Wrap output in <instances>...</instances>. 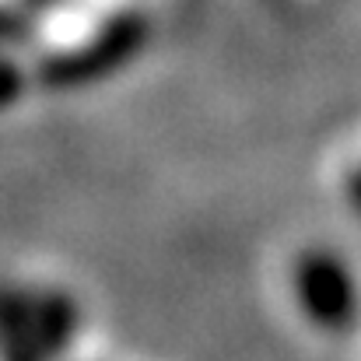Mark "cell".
Masks as SVG:
<instances>
[{"label": "cell", "mask_w": 361, "mask_h": 361, "mask_svg": "<svg viewBox=\"0 0 361 361\" xmlns=\"http://www.w3.org/2000/svg\"><path fill=\"white\" fill-rule=\"evenodd\" d=\"M288 295L305 326L344 337L361 323V281L355 267L326 245H305L288 267Z\"/></svg>", "instance_id": "6da1fadb"}, {"label": "cell", "mask_w": 361, "mask_h": 361, "mask_svg": "<svg viewBox=\"0 0 361 361\" xmlns=\"http://www.w3.org/2000/svg\"><path fill=\"white\" fill-rule=\"evenodd\" d=\"M0 361H46L32 330L28 291L7 281H0Z\"/></svg>", "instance_id": "7a4b0ae2"}, {"label": "cell", "mask_w": 361, "mask_h": 361, "mask_svg": "<svg viewBox=\"0 0 361 361\" xmlns=\"http://www.w3.org/2000/svg\"><path fill=\"white\" fill-rule=\"evenodd\" d=\"M18 88H21L18 71H14V67H7V63L0 60V106H7L11 99H18Z\"/></svg>", "instance_id": "3957f363"}, {"label": "cell", "mask_w": 361, "mask_h": 361, "mask_svg": "<svg viewBox=\"0 0 361 361\" xmlns=\"http://www.w3.org/2000/svg\"><path fill=\"white\" fill-rule=\"evenodd\" d=\"M348 197H351V207L361 211V161L351 169V176H348Z\"/></svg>", "instance_id": "277c9868"}, {"label": "cell", "mask_w": 361, "mask_h": 361, "mask_svg": "<svg viewBox=\"0 0 361 361\" xmlns=\"http://www.w3.org/2000/svg\"><path fill=\"white\" fill-rule=\"evenodd\" d=\"M14 28H18V18H14L7 7H0V39H11Z\"/></svg>", "instance_id": "5b68a950"}]
</instances>
